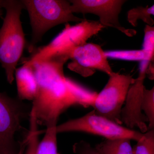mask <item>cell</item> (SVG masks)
Listing matches in <instances>:
<instances>
[{
	"mask_svg": "<svg viewBox=\"0 0 154 154\" xmlns=\"http://www.w3.org/2000/svg\"><path fill=\"white\" fill-rule=\"evenodd\" d=\"M69 59L67 56H54L31 63L25 62L33 67L38 84L30 114L38 125H57L60 116L72 106L94 105L98 93L65 75L64 65Z\"/></svg>",
	"mask_w": 154,
	"mask_h": 154,
	"instance_id": "1",
	"label": "cell"
},
{
	"mask_svg": "<svg viewBox=\"0 0 154 154\" xmlns=\"http://www.w3.org/2000/svg\"><path fill=\"white\" fill-rule=\"evenodd\" d=\"M6 15L0 29V63L7 81L12 85L17 64L25 45L21 15L24 6L21 0H3Z\"/></svg>",
	"mask_w": 154,
	"mask_h": 154,
	"instance_id": "2",
	"label": "cell"
},
{
	"mask_svg": "<svg viewBox=\"0 0 154 154\" xmlns=\"http://www.w3.org/2000/svg\"><path fill=\"white\" fill-rule=\"evenodd\" d=\"M28 11L32 29L29 50L34 46L51 28L64 23L80 22L86 19L76 17L70 10L71 4L66 0H21Z\"/></svg>",
	"mask_w": 154,
	"mask_h": 154,
	"instance_id": "3",
	"label": "cell"
},
{
	"mask_svg": "<svg viewBox=\"0 0 154 154\" xmlns=\"http://www.w3.org/2000/svg\"><path fill=\"white\" fill-rule=\"evenodd\" d=\"M105 28L99 20L86 19L75 25L67 24L63 30L49 43L34 50L30 58L24 61L31 63L54 56L65 55L69 57L72 50L87 43L89 38Z\"/></svg>",
	"mask_w": 154,
	"mask_h": 154,
	"instance_id": "4",
	"label": "cell"
},
{
	"mask_svg": "<svg viewBox=\"0 0 154 154\" xmlns=\"http://www.w3.org/2000/svg\"><path fill=\"white\" fill-rule=\"evenodd\" d=\"M31 107L22 100L0 92V154H16L22 141L17 136L23 130L22 123L30 118Z\"/></svg>",
	"mask_w": 154,
	"mask_h": 154,
	"instance_id": "5",
	"label": "cell"
},
{
	"mask_svg": "<svg viewBox=\"0 0 154 154\" xmlns=\"http://www.w3.org/2000/svg\"><path fill=\"white\" fill-rule=\"evenodd\" d=\"M56 130L57 134L77 131L103 137L105 139L128 138L137 142L142 137L143 134L99 115L94 110L82 117L57 125Z\"/></svg>",
	"mask_w": 154,
	"mask_h": 154,
	"instance_id": "6",
	"label": "cell"
},
{
	"mask_svg": "<svg viewBox=\"0 0 154 154\" xmlns=\"http://www.w3.org/2000/svg\"><path fill=\"white\" fill-rule=\"evenodd\" d=\"M109 76L106 85L98 94L93 107L97 114L122 125V110L135 79L130 75L113 72Z\"/></svg>",
	"mask_w": 154,
	"mask_h": 154,
	"instance_id": "7",
	"label": "cell"
},
{
	"mask_svg": "<svg viewBox=\"0 0 154 154\" xmlns=\"http://www.w3.org/2000/svg\"><path fill=\"white\" fill-rule=\"evenodd\" d=\"M70 10L72 14H94L99 17L101 24L105 27L115 28L128 36H133L136 31L122 26L119 17L125 0H70Z\"/></svg>",
	"mask_w": 154,
	"mask_h": 154,
	"instance_id": "8",
	"label": "cell"
},
{
	"mask_svg": "<svg viewBox=\"0 0 154 154\" xmlns=\"http://www.w3.org/2000/svg\"><path fill=\"white\" fill-rule=\"evenodd\" d=\"M69 57L72 62L68 68L83 77L92 75L96 70L108 75L113 72L105 52L98 44L87 42L75 48L70 52Z\"/></svg>",
	"mask_w": 154,
	"mask_h": 154,
	"instance_id": "9",
	"label": "cell"
},
{
	"mask_svg": "<svg viewBox=\"0 0 154 154\" xmlns=\"http://www.w3.org/2000/svg\"><path fill=\"white\" fill-rule=\"evenodd\" d=\"M147 69V67H145L141 71L138 77L135 79L134 83L130 88L121 113L122 124H125L130 129L137 127L142 133L148 130L146 123L148 121L143 113L140 107L143 90L145 88L143 83Z\"/></svg>",
	"mask_w": 154,
	"mask_h": 154,
	"instance_id": "10",
	"label": "cell"
},
{
	"mask_svg": "<svg viewBox=\"0 0 154 154\" xmlns=\"http://www.w3.org/2000/svg\"><path fill=\"white\" fill-rule=\"evenodd\" d=\"M15 78L18 99L33 101L37 95L38 84L32 65L23 62L22 66L16 69Z\"/></svg>",
	"mask_w": 154,
	"mask_h": 154,
	"instance_id": "11",
	"label": "cell"
},
{
	"mask_svg": "<svg viewBox=\"0 0 154 154\" xmlns=\"http://www.w3.org/2000/svg\"><path fill=\"white\" fill-rule=\"evenodd\" d=\"M130 139H105L97 144L95 149L99 154H134Z\"/></svg>",
	"mask_w": 154,
	"mask_h": 154,
	"instance_id": "12",
	"label": "cell"
},
{
	"mask_svg": "<svg viewBox=\"0 0 154 154\" xmlns=\"http://www.w3.org/2000/svg\"><path fill=\"white\" fill-rule=\"evenodd\" d=\"M57 125L46 127L44 137L37 146L36 154H58L56 130Z\"/></svg>",
	"mask_w": 154,
	"mask_h": 154,
	"instance_id": "13",
	"label": "cell"
},
{
	"mask_svg": "<svg viewBox=\"0 0 154 154\" xmlns=\"http://www.w3.org/2000/svg\"><path fill=\"white\" fill-rule=\"evenodd\" d=\"M154 15V5L151 7L147 6L146 8L139 7L131 9L128 12L127 20L134 27L137 26L139 20H142L147 25L152 26L154 22L151 16Z\"/></svg>",
	"mask_w": 154,
	"mask_h": 154,
	"instance_id": "14",
	"label": "cell"
},
{
	"mask_svg": "<svg viewBox=\"0 0 154 154\" xmlns=\"http://www.w3.org/2000/svg\"><path fill=\"white\" fill-rule=\"evenodd\" d=\"M140 107L148 121V130L154 129V87L150 90H148L146 87L144 89Z\"/></svg>",
	"mask_w": 154,
	"mask_h": 154,
	"instance_id": "15",
	"label": "cell"
},
{
	"mask_svg": "<svg viewBox=\"0 0 154 154\" xmlns=\"http://www.w3.org/2000/svg\"><path fill=\"white\" fill-rule=\"evenodd\" d=\"M134 154H154V129L148 130L133 148Z\"/></svg>",
	"mask_w": 154,
	"mask_h": 154,
	"instance_id": "16",
	"label": "cell"
},
{
	"mask_svg": "<svg viewBox=\"0 0 154 154\" xmlns=\"http://www.w3.org/2000/svg\"><path fill=\"white\" fill-rule=\"evenodd\" d=\"M38 125L33 115H30V129L28 133V143L24 154H36L39 141L38 136L40 131L38 130Z\"/></svg>",
	"mask_w": 154,
	"mask_h": 154,
	"instance_id": "17",
	"label": "cell"
},
{
	"mask_svg": "<svg viewBox=\"0 0 154 154\" xmlns=\"http://www.w3.org/2000/svg\"><path fill=\"white\" fill-rule=\"evenodd\" d=\"M107 57L121 58L128 60H144L149 61L151 60L146 53L143 50L127 51H110L105 52Z\"/></svg>",
	"mask_w": 154,
	"mask_h": 154,
	"instance_id": "18",
	"label": "cell"
},
{
	"mask_svg": "<svg viewBox=\"0 0 154 154\" xmlns=\"http://www.w3.org/2000/svg\"><path fill=\"white\" fill-rule=\"evenodd\" d=\"M144 41L143 50L147 54L152 60L154 56V27L146 25L144 30Z\"/></svg>",
	"mask_w": 154,
	"mask_h": 154,
	"instance_id": "19",
	"label": "cell"
},
{
	"mask_svg": "<svg viewBox=\"0 0 154 154\" xmlns=\"http://www.w3.org/2000/svg\"><path fill=\"white\" fill-rule=\"evenodd\" d=\"M72 149L75 154H99L95 148L84 140L75 143L73 146Z\"/></svg>",
	"mask_w": 154,
	"mask_h": 154,
	"instance_id": "20",
	"label": "cell"
},
{
	"mask_svg": "<svg viewBox=\"0 0 154 154\" xmlns=\"http://www.w3.org/2000/svg\"><path fill=\"white\" fill-rule=\"evenodd\" d=\"M28 137H27L23 140L22 144H21V146H20V149H19V151L16 154H24L26 146H27V143H28Z\"/></svg>",
	"mask_w": 154,
	"mask_h": 154,
	"instance_id": "21",
	"label": "cell"
},
{
	"mask_svg": "<svg viewBox=\"0 0 154 154\" xmlns=\"http://www.w3.org/2000/svg\"><path fill=\"white\" fill-rule=\"evenodd\" d=\"M3 0H0V17L3 14Z\"/></svg>",
	"mask_w": 154,
	"mask_h": 154,
	"instance_id": "22",
	"label": "cell"
}]
</instances>
